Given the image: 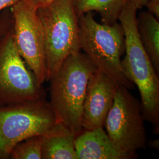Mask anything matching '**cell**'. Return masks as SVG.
Here are the masks:
<instances>
[{"label":"cell","mask_w":159,"mask_h":159,"mask_svg":"<svg viewBox=\"0 0 159 159\" xmlns=\"http://www.w3.org/2000/svg\"><path fill=\"white\" fill-rule=\"evenodd\" d=\"M137 9L127 1L119 21L125 38V56L121 64L125 77L136 85L141 97V108L144 120L159 130V78L143 46L137 28Z\"/></svg>","instance_id":"obj_1"},{"label":"cell","mask_w":159,"mask_h":159,"mask_svg":"<svg viewBox=\"0 0 159 159\" xmlns=\"http://www.w3.org/2000/svg\"><path fill=\"white\" fill-rule=\"evenodd\" d=\"M97 70L83 52L66 58L51 79L50 106L57 122L67 128L75 136L80 134L83 106L89 81Z\"/></svg>","instance_id":"obj_2"},{"label":"cell","mask_w":159,"mask_h":159,"mask_svg":"<svg viewBox=\"0 0 159 159\" xmlns=\"http://www.w3.org/2000/svg\"><path fill=\"white\" fill-rule=\"evenodd\" d=\"M81 50L87 56L97 70L120 85L133 89L134 84L125 77L121 64L125 53V38L121 24L98 23L91 12L79 17Z\"/></svg>","instance_id":"obj_3"},{"label":"cell","mask_w":159,"mask_h":159,"mask_svg":"<svg viewBox=\"0 0 159 159\" xmlns=\"http://www.w3.org/2000/svg\"><path fill=\"white\" fill-rule=\"evenodd\" d=\"M37 14L45 37L48 81L67 57L81 51L79 17L71 0H54L39 7Z\"/></svg>","instance_id":"obj_4"},{"label":"cell","mask_w":159,"mask_h":159,"mask_svg":"<svg viewBox=\"0 0 159 159\" xmlns=\"http://www.w3.org/2000/svg\"><path fill=\"white\" fill-rule=\"evenodd\" d=\"M57 123L46 97L0 104V159H10L18 143L31 137L45 135Z\"/></svg>","instance_id":"obj_5"},{"label":"cell","mask_w":159,"mask_h":159,"mask_svg":"<svg viewBox=\"0 0 159 159\" xmlns=\"http://www.w3.org/2000/svg\"><path fill=\"white\" fill-rule=\"evenodd\" d=\"M144 121L140 102L120 85L104 127L114 148L125 159L136 158L137 151L146 148Z\"/></svg>","instance_id":"obj_6"},{"label":"cell","mask_w":159,"mask_h":159,"mask_svg":"<svg viewBox=\"0 0 159 159\" xmlns=\"http://www.w3.org/2000/svg\"><path fill=\"white\" fill-rule=\"evenodd\" d=\"M18 50L12 25L0 39V104H13L46 97Z\"/></svg>","instance_id":"obj_7"},{"label":"cell","mask_w":159,"mask_h":159,"mask_svg":"<svg viewBox=\"0 0 159 159\" xmlns=\"http://www.w3.org/2000/svg\"><path fill=\"white\" fill-rule=\"evenodd\" d=\"M11 10L18 50L39 84L43 85L47 79L46 43L37 8L32 0H20Z\"/></svg>","instance_id":"obj_8"},{"label":"cell","mask_w":159,"mask_h":159,"mask_svg":"<svg viewBox=\"0 0 159 159\" xmlns=\"http://www.w3.org/2000/svg\"><path fill=\"white\" fill-rule=\"evenodd\" d=\"M120 84L97 70L89 81L83 106L81 125L83 130L104 128Z\"/></svg>","instance_id":"obj_9"},{"label":"cell","mask_w":159,"mask_h":159,"mask_svg":"<svg viewBox=\"0 0 159 159\" xmlns=\"http://www.w3.org/2000/svg\"><path fill=\"white\" fill-rule=\"evenodd\" d=\"M78 159H125L114 148L104 128L83 131L75 139Z\"/></svg>","instance_id":"obj_10"},{"label":"cell","mask_w":159,"mask_h":159,"mask_svg":"<svg viewBox=\"0 0 159 159\" xmlns=\"http://www.w3.org/2000/svg\"><path fill=\"white\" fill-rule=\"evenodd\" d=\"M75 136L60 123L44 135L42 159H78Z\"/></svg>","instance_id":"obj_11"},{"label":"cell","mask_w":159,"mask_h":159,"mask_svg":"<svg viewBox=\"0 0 159 159\" xmlns=\"http://www.w3.org/2000/svg\"><path fill=\"white\" fill-rule=\"evenodd\" d=\"M137 23L143 46L159 74V22L148 12H142L137 17Z\"/></svg>","instance_id":"obj_12"},{"label":"cell","mask_w":159,"mask_h":159,"mask_svg":"<svg viewBox=\"0 0 159 159\" xmlns=\"http://www.w3.org/2000/svg\"><path fill=\"white\" fill-rule=\"evenodd\" d=\"M78 17L85 13L96 11L102 23L113 24L119 20L127 0H71Z\"/></svg>","instance_id":"obj_13"},{"label":"cell","mask_w":159,"mask_h":159,"mask_svg":"<svg viewBox=\"0 0 159 159\" xmlns=\"http://www.w3.org/2000/svg\"><path fill=\"white\" fill-rule=\"evenodd\" d=\"M44 135L31 137L18 143L12 149L10 159H42Z\"/></svg>","instance_id":"obj_14"},{"label":"cell","mask_w":159,"mask_h":159,"mask_svg":"<svg viewBox=\"0 0 159 159\" xmlns=\"http://www.w3.org/2000/svg\"><path fill=\"white\" fill-rule=\"evenodd\" d=\"M145 7H147L148 12L159 20V0H148Z\"/></svg>","instance_id":"obj_15"},{"label":"cell","mask_w":159,"mask_h":159,"mask_svg":"<svg viewBox=\"0 0 159 159\" xmlns=\"http://www.w3.org/2000/svg\"><path fill=\"white\" fill-rule=\"evenodd\" d=\"M20 0H0V12L7 8H11Z\"/></svg>","instance_id":"obj_16"},{"label":"cell","mask_w":159,"mask_h":159,"mask_svg":"<svg viewBox=\"0 0 159 159\" xmlns=\"http://www.w3.org/2000/svg\"><path fill=\"white\" fill-rule=\"evenodd\" d=\"M127 1L130 2L131 4L134 6L137 10H139L145 7L148 0H127Z\"/></svg>","instance_id":"obj_17"},{"label":"cell","mask_w":159,"mask_h":159,"mask_svg":"<svg viewBox=\"0 0 159 159\" xmlns=\"http://www.w3.org/2000/svg\"><path fill=\"white\" fill-rule=\"evenodd\" d=\"M53 1L54 0H32V1L34 2L35 6L37 7V8L39 7L46 6Z\"/></svg>","instance_id":"obj_18"},{"label":"cell","mask_w":159,"mask_h":159,"mask_svg":"<svg viewBox=\"0 0 159 159\" xmlns=\"http://www.w3.org/2000/svg\"><path fill=\"white\" fill-rule=\"evenodd\" d=\"M150 146L151 148H153L156 149L159 148V140H151L150 142Z\"/></svg>","instance_id":"obj_19"},{"label":"cell","mask_w":159,"mask_h":159,"mask_svg":"<svg viewBox=\"0 0 159 159\" xmlns=\"http://www.w3.org/2000/svg\"><path fill=\"white\" fill-rule=\"evenodd\" d=\"M4 34V31L3 30V29L0 27V39H1V37Z\"/></svg>","instance_id":"obj_20"}]
</instances>
